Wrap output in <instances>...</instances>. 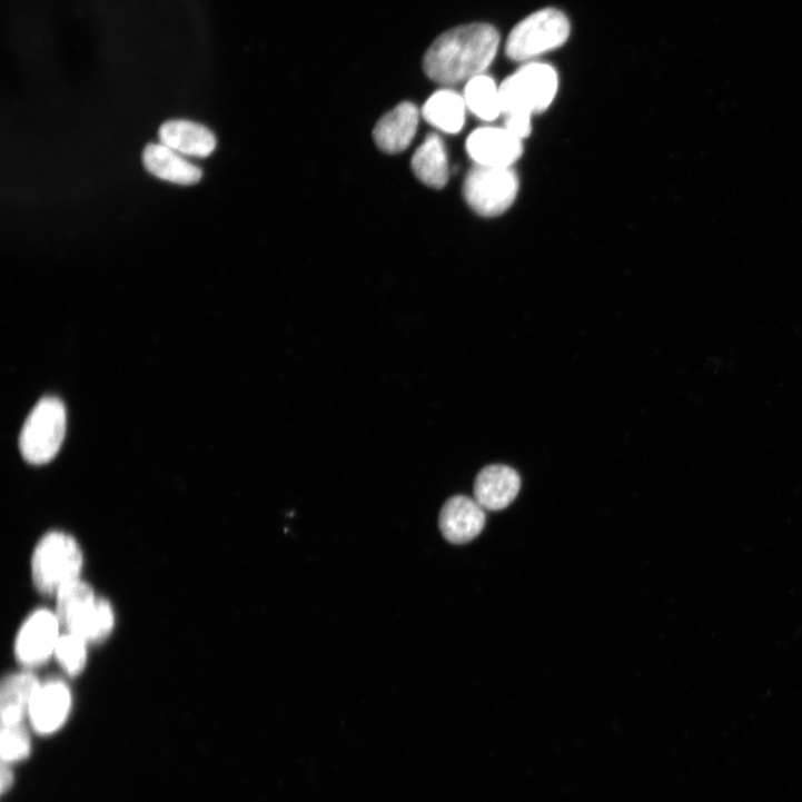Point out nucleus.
I'll list each match as a JSON object with an SVG mask.
<instances>
[{
	"label": "nucleus",
	"instance_id": "nucleus-8",
	"mask_svg": "<svg viewBox=\"0 0 802 802\" xmlns=\"http://www.w3.org/2000/svg\"><path fill=\"white\" fill-rule=\"evenodd\" d=\"M469 158L479 167L512 168L524 151L523 140L506 128H481L466 141Z\"/></svg>",
	"mask_w": 802,
	"mask_h": 802
},
{
	"label": "nucleus",
	"instance_id": "nucleus-23",
	"mask_svg": "<svg viewBox=\"0 0 802 802\" xmlns=\"http://www.w3.org/2000/svg\"><path fill=\"white\" fill-rule=\"evenodd\" d=\"M0 775H2V791L7 792V790L13 784V772L9 765L3 763L2 773H0Z\"/></svg>",
	"mask_w": 802,
	"mask_h": 802
},
{
	"label": "nucleus",
	"instance_id": "nucleus-20",
	"mask_svg": "<svg viewBox=\"0 0 802 802\" xmlns=\"http://www.w3.org/2000/svg\"><path fill=\"white\" fill-rule=\"evenodd\" d=\"M87 643L80 636L69 633L60 637L56 655L71 676H77L83 672L88 662Z\"/></svg>",
	"mask_w": 802,
	"mask_h": 802
},
{
	"label": "nucleus",
	"instance_id": "nucleus-3",
	"mask_svg": "<svg viewBox=\"0 0 802 802\" xmlns=\"http://www.w3.org/2000/svg\"><path fill=\"white\" fill-rule=\"evenodd\" d=\"M557 89V73L551 66H524L499 87L502 115L532 117L543 113L553 103Z\"/></svg>",
	"mask_w": 802,
	"mask_h": 802
},
{
	"label": "nucleus",
	"instance_id": "nucleus-9",
	"mask_svg": "<svg viewBox=\"0 0 802 802\" xmlns=\"http://www.w3.org/2000/svg\"><path fill=\"white\" fill-rule=\"evenodd\" d=\"M422 112L416 105L403 102L385 115L374 129V140L380 151L399 155L413 143Z\"/></svg>",
	"mask_w": 802,
	"mask_h": 802
},
{
	"label": "nucleus",
	"instance_id": "nucleus-18",
	"mask_svg": "<svg viewBox=\"0 0 802 802\" xmlns=\"http://www.w3.org/2000/svg\"><path fill=\"white\" fill-rule=\"evenodd\" d=\"M467 110L463 96L452 89H442L426 101L420 112L436 130L458 135L465 126Z\"/></svg>",
	"mask_w": 802,
	"mask_h": 802
},
{
	"label": "nucleus",
	"instance_id": "nucleus-15",
	"mask_svg": "<svg viewBox=\"0 0 802 802\" xmlns=\"http://www.w3.org/2000/svg\"><path fill=\"white\" fill-rule=\"evenodd\" d=\"M143 164L155 177L171 184L194 186L202 179L200 168L162 143H151L146 148Z\"/></svg>",
	"mask_w": 802,
	"mask_h": 802
},
{
	"label": "nucleus",
	"instance_id": "nucleus-19",
	"mask_svg": "<svg viewBox=\"0 0 802 802\" xmlns=\"http://www.w3.org/2000/svg\"><path fill=\"white\" fill-rule=\"evenodd\" d=\"M463 97L467 109L482 121L493 122L502 116L499 88L487 76L468 81Z\"/></svg>",
	"mask_w": 802,
	"mask_h": 802
},
{
	"label": "nucleus",
	"instance_id": "nucleus-13",
	"mask_svg": "<svg viewBox=\"0 0 802 802\" xmlns=\"http://www.w3.org/2000/svg\"><path fill=\"white\" fill-rule=\"evenodd\" d=\"M116 614L110 602L102 597H93L80 605L65 622L69 633L76 634L86 642H102L112 633Z\"/></svg>",
	"mask_w": 802,
	"mask_h": 802
},
{
	"label": "nucleus",
	"instance_id": "nucleus-11",
	"mask_svg": "<svg viewBox=\"0 0 802 802\" xmlns=\"http://www.w3.org/2000/svg\"><path fill=\"white\" fill-rule=\"evenodd\" d=\"M521 489V477L512 467L491 465L483 468L474 484V495L478 504L489 511L508 507Z\"/></svg>",
	"mask_w": 802,
	"mask_h": 802
},
{
	"label": "nucleus",
	"instance_id": "nucleus-10",
	"mask_svg": "<svg viewBox=\"0 0 802 802\" xmlns=\"http://www.w3.org/2000/svg\"><path fill=\"white\" fill-rule=\"evenodd\" d=\"M486 515L476 499L454 496L443 506L439 527L444 537L453 544H466L484 529Z\"/></svg>",
	"mask_w": 802,
	"mask_h": 802
},
{
	"label": "nucleus",
	"instance_id": "nucleus-16",
	"mask_svg": "<svg viewBox=\"0 0 802 802\" xmlns=\"http://www.w3.org/2000/svg\"><path fill=\"white\" fill-rule=\"evenodd\" d=\"M415 177L426 187L443 189L449 181V160L443 139L428 135L412 158Z\"/></svg>",
	"mask_w": 802,
	"mask_h": 802
},
{
	"label": "nucleus",
	"instance_id": "nucleus-6",
	"mask_svg": "<svg viewBox=\"0 0 802 802\" xmlns=\"http://www.w3.org/2000/svg\"><path fill=\"white\" fill-rule=\"evenodd\" d=\"M519 180L512 168L474 167L466 176L463 194L467 205L479 216L493 218L506 212L515 202Z\"/></svg>",
	"mask_w": 802,
	"mask_h": 802
},
{
	"label": "nucleus",
	"instance_id": "nucleus-21",
	"mask_svg": "<svg viewBox=\"0 0 802 802\" xmlns=\"http://www.w3.org/2000/svg\"><path fill=\"white\" fill-rule=\"evenodd\" d=\"M31 751V740L21 725H3L2 731V756L7 762L18 761L27 758Z\"/></svg>",
	"mask_w": 802,
	"mask_h": 802
},
{
	"label": "nucleus",
	"instance_id": "nucleus-4",
	"mask_svg": "<svg viewBox=\"0 0 802 802\" xmlns=\"http://www.w3.org/2000/svg\"><path fill=\"white\" fill-rule=\"evenodd\" d=\"M67 433V409L56 397L43 398L28 417L20 448L31 464L51 462L60 452Z\"/></svg>",
	"mask_w": 802,
	"mask_h": 802
},
{
	"label": "nucleus",
	"instance_id": "nucleus-12",
	"mask_svg": "<svg viewBox=\"0 0 802 802\" xmlns=\"http://www.w3.org/2000/svg\"><path fill=\"white\" fill-rule=\"evenodd\" d=\"M72 705V694L62 681H51L41 685L34 695L30 716L40 733H52L67 721Z\"/></svg>",
	"mask_w": 802,
	"mask_h": 802
},
{
	"label": "nucleus",
	"instance_id": "nucleus-14",
	"mask_svg": "<svg viewBox=\"0 0 802 802\" xmlns=\"http://www.w3.org/2000/svg\"><path fill=\"white\" fill-rule=\"evenodd\" d=\"M160 142L180 155L208 158L217 148L216 136L206 127L184 120L166 122L159 131Z\"/></svg>",
	"mask_w": 802,
	"mask_h": 802
},
{
	"label": "nucleus",
	"instance_id": "nucleus-5",
	"mask_svg": "<svg viewBox=\"0 0 802 802\" xmlns=\"http://www.w3.org/2000/svg\"><path fill=\"white\" fill-rule=\"evenodd\" d=\"M570 37V22L555 9L538 11L523 20L511 32L506 56L525 62L561 48Z\"/></svg>",
	"mask_w": 802,
	"mask_h": 802
},
{
	"label": "nucleus",
	"instance_id": "nucleus-2",
	"mask_svg": "<svg viewBox=\"0 0 802 802\" xmlns=\"http://www.w3.org/2000/svg\"><path fill=\"white\" fill-rule=\"evenodd\" d=\"M85 557L78 541L63 532H51L37 545L32 558L33 582L44 595L58 594L79 580Z\"/></svg>",
	"mask_w": 802,
	"mask_h": 802
},
{
	"label": "nucleus",
	"instance_id": "nucleus-17",
	"mask_svg": "<svg viewBox=\"0 0 802 802\" xmlns=\"http://www.w3.org/2000/svg\"><path fill=\"white\" fill-rule=\"evenodd\" d=\"M40 686L38 677L29 672L14 673L3 680L0 692L3 725L22 723Z\"/></svg>",
	"mask_w": 802,
	"mask_h": 802
},
{
	"label": "nucleus",
	"instance_id": "nucleus-22",
	"mask_svg": "<svg viewBox=\"0 0 802 802\" xmlns=\"http://www.w3.org/2000/svg\"><path fill=\"white\" fill-rule=\"evenodd\" d=\"M511 133L524 140L532 132V117L525 115H515L505 117V127Z\"/></svg>",
	"mask_w": 802,
	"mask_h": 802
},
{
	"label": "nucleus",
	"instance_id": "nucleus-7",
	"mask_svg": "<svg viewBox=\"0 0 802 802\" xmlns=\"http://www.w3.org/2000/svg\"><path fill=\"white\" fill-rule=\"evenodd\" d=\"M60 625L55 613L48 610L34 612L21 627L16 642L19 662L28 667L46 663L56 653L61 637Z\"/></svg>",
	"mask_w": 802,
	"mask_h": 802
},
{
	"label": "nucleus",
	"instance_id": "nucleus-1",
	"mask_svg": "<svg viewBox=\"0 0 802 802\" xmlns=\"http://www.w3.org/2000/svg\"><path fill=\"white\" fill-rule=\"evenodd\" d=\"M498 46L499 34L489 24L475 23L449 30L427 50L424 72L443 87L467 83L491 67Z\"/></svg>",
	"mask_w": 802,
	"mask_h": 802
}]
</instances>
